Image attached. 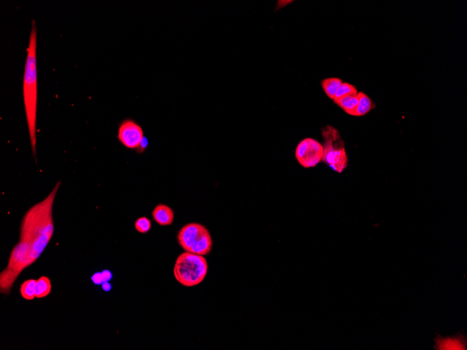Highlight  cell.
<instances>
[{
  "mask_svg": "<svg viewBox=\"0 0 467 350\" xmlns=\"http://www.w3.org/2000/svg\"><path fill=\"white\" fill-rule=\"evenodd\" d=\"M61 181L47 198L26 212L20 224V240L11 250L8 265L0 273V292L9 295L20 273L39 259L55 231L53 205Z\"/></svg>",
  "mask_w": 467,
  "mask_h": 350,
  "instance_id": "1",
  "label": "cell"
},
{
  "mask_svg": "<svg viewBox=\"0 0 467 350\" xmlns=\"http://www.w3.org/2000/svg\"><path fill=\"white\" fill-rule=\"evenodd\" d=\"M36 48H37V29L35 20L32 21V28L27 48V57L24 79H23V96L27 125L32 156L36 160V120L38 108V78L36 65Z\"/></svg>",
  "mask_w": 467,
  "mask_h": 350,
  "instance_id": "2",
  "label": "cell"
},
{
  "mask_svg": "<svg viewBox=\"0 0 467 350\" xmlns=\"http://www.w3.org/2000/svg\"><path fill=\"white\" fill-rule=\"evenodd\" d=\"M208 272V263L205 258L185 252L180 254L174 267V275L177 282L187 288L198 286Z\"/></svg>",
  "mask_w": 467,
  "mask_h": 350,
  "instance_id": "3",
  "label": "cell"
},
{
  "mask_svg": "<svg viewBox=\"0 0 467 350\" xmlns=\"http://www.w3.org/2000/svg\"><path fill=\"white\" fill-rule=\"evenodd\" d=\"M322 133L325 140L322 161L330 166L334 171L342 173L348 164V157L344 141L337 130L331 126L325 127Z\"/></svg>",
  "mask_w": 467,
  "mask_h": 350,
  "instance_id": "4",
  "label": "cell"
},
{
  "mask_svg": "<svg viewBox=\"0 0 467 350\" xmlns=\"http://www.w3.org/2000/svg\"><path fill=\"white\" fill-rule=\"evenodd\" d=\"M323 152V145L319 141L306 138L296 146L295 156L299 163L303 167L311 168L322 161Z\"/></svg>",
  "mask_w": 467,
  "mask_h": 350,
  "instance_id": "5",
  "label": "cell"
},
{
  "mask_svg": "<svg viewBox=\"0 0 467 350\" xmlns=\"http://www.w3.org/2000/svg\"><path fill=\"white\" fill-rule=\"evenodd\" d=\"M144 137L143 130L137 122L125 119L120 124L118 139L123 146L130 150H137Z\"/></svg>",
  "mask_w": 467,
  "mask_h": 350,
  "instance_id": "6",
  "label": "cell"
},
{
  "mask_svg": "<svg viewBox=\"0 0 467 350\" xmlns=\"http://www.w3.org/2000/svg\"><path fill=\"white\" fill-rule=\"evenodd\" d=\"M205 227L198 223H190L182 227L178 234L180 246L185 252H189L195 243L206 230Z\"/></svg>",
  "mask_w": 467,
  "mask_h": 350,
  "instance_id": "7",
  "label": "cell"
},
{
  "mask_svg": "<svg viewBox=\"0 0 467 350\" xmlns=\"http://www.w3.org/2000/svg\"><path fill=\"white\" fill-rule=\"evenodd\" d=\"M153 220L160 226L172 225L174 219V210L169 206L160 204L153 210Z\"/></svg>",
  "mask_w": 467,
  "mask_h": 350,
  "instance_id": "8",
  "label": "cell"
},
{
  "mask_svg": "<svg viewBox=\"0 0 467 350\" xmlns=\"http://www.w3.org/2000/svg\"><path fill=\"white\" fill-rule=\"evenodd\" d=\"M212 248V238L210 233L207 229L201 236L200 239L195 243L194 246L191 248L188 252L198 254V255H206L210 252Z\"/></svg>",
  "mask_w": 467,
  "mask_h": 350,
  "instance_id": "9",
  "label": "cell"
},
{
  "mask_svg": "<svg viewBox=\"0 0 467 350\" xmlns=\"http://www.w3.org/2000/svg\"><path fill=\"white\" fill-rule=\"evenodd\" d=\"M359 104L357 108L354 111L352 116L361 117L370 112L373 108H375L374 103L371 101L370 97L367 96L366 94L363 92H359Z\"/></svg>",
  "mask_w": 467,
  "mask_h": 350,
  "instance_id": "10",
  "label": "cell"
},
{
  "mask_svg": "<svg viewBox=\"0 0 467 350\" xmlns=\"http://www.w3.org/2000/svg\"><path fill=\"white\" fill-rule=\"evenodd\" d=\"M334 102L342 108L346 114L352 116L354 111L359 104V95L358 94L357 95H349V96L342 97Z\"/></svg>",
  "mask_w": 467,
  "mask_h": 350,
  "instance_id": "11",
  "label": "cell"
},
{
  "mask_svg": "<svg viewBox=\"0 0 467 350\" xmlns=\"http://www.w3.org/2000/svg\"><path fill=\"white\" fill-rule=\"evenodd\" d=\"M342 83V80L340 78H328L321 81V85L327 96L334 99L336 92Z\"/></svg>",
  "mask_w": 467,
  "mask_h": 350,
  "instance_id": "12",
  "label": "cell"
},
{
  "mask_svg": "<svg viewBox=\"0 0 467 350\" xmlns=\"http://www.w3.org/2000/svg\"><path fill=\"white\" fill-rule=\"evenodd\" d=\"M51 288H52V286H51V280L47 276L40 277L36 280V298H42L49 295L51 292Z\"/></svg>",
  "mask_w": 467,
  "mask_h": 350,
  "instance_id": "13",
  "label": "cell"
},
{
  "mask_svg": "<svg viewBox=\"0 0 467 350\" xmlns=\"http://www.w3.org/2000/svg\"><path fill=\"white\" fill-rule=\"evenodd\" d=\"M36 280L34 279H30V280H26L23 282L20 286V292L21 296L24 299L31 301L36 298Z\"/></svg>",
  "mask_w": 467,
  "mask_h": 350,
  "instance_id": "14",
  "label": "cell"
},
{
  "mask_svg": "<svg viewBox=\"0 0 467 350\" xmlns=\"http://www.w3.org/2000/svg\"><path fill=\"white\" fill-rule=\"evenodd\" d=\"M358 93L359 92L357 91V89H356L355 86L351 85V84L343 82L341 84L339 88H338L333 100L335 101L342 98V97L349 96V95H357Z\"/></svg>",
  "mask_w": 467,
  "mask_h": 350,
  "instance_id": "15",
  "label": "cell"
},
{
  "mask_svg": "<svg viewBox=\"0 0 467 350\" xmlns=\"http://www.w3.org/2000/svg\"><path fill=\"white\" fill-rule=\"evenodd\" d=\"M135 227L138 232L146 233L150 231L151 227H152V223L148 217H141L138 218L135 221Z\"/></svg>",
  "mask_w": 467,
  "mask_h": 350,
  "instance_id": "16",
  "label": "cell"
},
{
  "mask_svg": "<svg viewBox=\"0 0 467 350\" xmlns=\"http://www.w3.org/2000/svg\"><path fill=\"white\" fill-rule=\"evenodd\" d=\"M439 348L441 349H464L462 342L458 339L445 340L440 342Z\"/></svg>",
  "mask_w": 467,
  "mask_h": 350,
  "instance_id": "17",
  "label": "cell"
},
{
  "mask_svg": "<svg viewBox=\"0 0 467 350\" xmlns=\"http://www.w3.org/2000/svg\"><path fill=\"white\" fill-rule=\"evenodd\" d=\"M112 278V273L108 270L103 271L101 273H97L92 276V281L95 284L101 285L103 283L108 282Z\"/></svg>",
  "mask_w": 467,
  "mask_h": 350,
  "instance_id": "18",
  "label": "cell"
},
{
  "mask_svg": "<svg viewBox=\"0 0 467 350\" xmlns=\"http://www.w3.org/2000/svg\"><path fill=\"white\" fill-rule=\"evenodd\" d=\"M148 139H147L146 137H143L142 141H141L140 145H139V146L138 147V148L137 149V152H139V153L144 152L145 150H146V148H147V147H148Z\"/></svg>",
  "mask_w": 467,
  "mask_h": 350,
  "instance_id": "19",
  "label": "cell"
}]
</instances>
